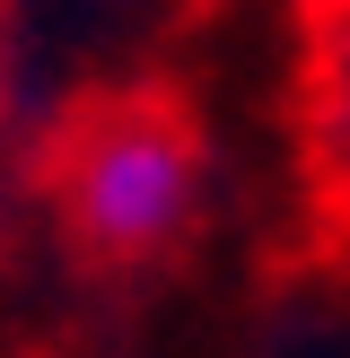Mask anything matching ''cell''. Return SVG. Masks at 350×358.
Instances as JSON below:
<instances>
[{
  "label": "cell",
  "instance_id": "cell-1",
  "mask_svg": "<svg viewBox=\"0 0 350 358\" xmlns=\"http://www.w3.org/2000/svg\"><path fill=\"white\" fill-rule=\"evenodd\" d=\"M79 227L114 254L158 245L192 201V149L167 114H114L97 140L79 149Z\"/></svg>",
  "mask_w": 350,
  "mask_h": 358
}]
</instances>
